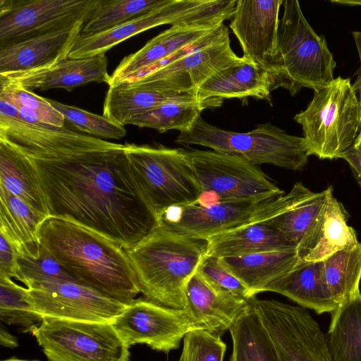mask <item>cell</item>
<instances>
[{"label":"cell","instance_id":"6da1fadb","mask_svg":"<svg viewBox=\"0 0 361 361\" xmlns=\"http://www.w3.org/2000/svg\"><path fill=\"white\" fill-rule=\"evenodd\" d=\"M31 160L49 217L92 230L125 250L158 226L134 179L125 145L57 160Z\"/></svg>","mask_w":361,"mask_h":361},{"label":"cell","instance_id":"5b68a950","mask_svg":"<svg viewBox=\"0 0 361 361\" xmlns=\"http://www.w3.org/2000/svg\"><path fill=\"white\" fill-rule=\"evenodd\" d=\"M350 78L340 76L314 91L307 109L294 116L310 155L341 158L361 132V104Z\"/></svg>","mask_w":361,"mask_h":361},{"label":"cell","instance_id":"60d3db41","mask_svg":"<svg viewBox=\"0 0 361 361\" xmlns=\"http://www.w3.org/2000/svg\"><path fill=\"white\" fill-rule=\"evenodd\" d=\"M226 350L221 336L205 329H195L184 336L178 361H223Z\"/></svg>","mask_w":361,"mask_h":361},{"label":"cell","instance_id":"7dc6e473","mask_svg":"<svg viewBox=\"0 0 361 361\" xmlns=\"http://www.w3.org/2000/svg\"><path fill=\"white\" fill-rule=\"evenodd\" d=\"M354 147L361 152V132L355 143Z\"/></svg>","mask_w":361,"mask_h":361},{"label":"cell","instance_id":"30bf717a","mask_svg":"<svg viewBox=\"0 0 361 361\" xmlns=\"http://www.w3.org/2000/svg\"><path fill=\"white\" fill-rule=\"evenodd\" d=\"M30 332L49 361H130L111 323L44 318Z\"/></svg>","mask_w":361,"mask_h":361},{"label":"cell","instance_id":"f6af8a7d","mask_svg":"<svg viewBox=\"0 0 361 361\" xmlns=\"http://www.w3.org/2000/svg\"><path fill=\"white\" fill-rule=\"evenodd\" d=\"M360 59V69L356 82L353 85L356 92L359 93V99L361 104V32H352Z\"/></svg>","mask_w":361,"mask_h":361},{"label":"cell","instance_id":"8992f818","mask_svg":"<svg viewBox=\"0 0 361 361\" xmlns=\"http://www.w3.org/2000/svg\"><path fill=\"white\" fill-rule=\"evenodd\" d=\"M134 179L157 220L168 209L197 203L202 189L186 150L125 145Z\"/></svg>","mask_w":361,"mask_h":361},{"label":"cell","instance_id":"d4e9b609","mask_svg":"<svg viewBox=\"0 0 361 361\" xmlns=\"http://www.w3.org/2000/svg\"><path fill=\"white\" fill-rule=\"evenodd\" d=\"M343 204L330 195L313 230L297 248L300 261H324L336 252L358 243L355 230L348 225Z\"/></svg>","mask_w":361,"mask_h":361},{"label":"cell","instance_id":"9c48e42d","mask_svg":"<svg viewBox=\"0 0 361 361\" xmlns=\"http://www.w3.org/2000/svg\"><path fill=\"white\" fill-rule=\"evenodd\" d=\"M235 3L234 0H169L111 29L92 35H80L68 58L85 59L105 54L130 37L161 25H218L231 19Z\"/></svg>","mask_w":361,"mask_h":361},{"label":"cell","instance_id":"7bdbcfd3","mask_svg":"<svg viewBox=\"0 0 361 361\" xmlns=\"http://www.w3.org/2000/svg\"><path fill=\"white\" fill-rule=\"evenodd\" d=\"M18 252L6 235L0 232V279H18Z\"/></svg>","mask_w":361,"mask_h":361},{"label":"cell","instance_id":"4fadbf2b","mask_svg":"<svg viewBox=\"0 0 361 361\" xmlns=\"http://www.w3.org/2000/svg\"><path fill=\"white\" fill-rule=\"evenodd\" d=\"M111 324L128 345L144 343L165 353L177 349L188 332L206 330L187 309L167 307L144 297L126 305Z\"/></svg>","mask_w":361,"mask_h":361},{"label":"cell","instance_id":"8fae6325","mask_svg":"<svg viewBox=\"0 0 361 361\" xmlns=\"http://www.w3.org/2000/svg\"><path fill=\"white\" fill-rule=\"evenodd\" d=\"M186 152L202 195H209L211 199L209 203L269 199L284 194L256 164L243 157L214 150Z\"/></svg>","mask_w":361,"mask_h":361},{"label":"cell","instance_id":"4316f807","mask_svg":"<svg viewBox=\"0 0 361 361\" xmlns=\"http://www.w3.org/2000/svg\"><path fill=\"white\" fill-rule=\"evenodd\" d=\"M208 99H202L195 92L130 88L115 85L109 86L106 93L103 116L125 126L132 117L164 103H196Z\"/></svg>","mask_w":361,"mask_h":361},{"label":"cell","instance_id":"52a82bcc","mask_svg":"<svg viewBox=\"0 0 361 361\" xmlns=\"http://www.w3.org/2000/svg\"><path fill=\"white\" fill-rule=\"evenodd\" d=\"M175 142L207 147L243 157L256 165L268 164L293 171L302 170L310 155L303 137L289 135L271 123L237 133L209 124L201 116L190 130L179 133Z\"/></svg>","mask_w":361,"mask_h":361},{"label":"cell","instance_id":"c3c4849f","mask_svg":"<svg viewBox=\"0 0 361 361\" xmlns=\"http://www.w3.org/2000/svg\"><path fill=\"white\" fill-rule=\"evenodd\" d=\"M1 361H38V360H21V359H18V358H9V359H6V360H1Z\"/></svg>","mask_w":361,"mask_h":361},{"label":"cell","instance_id":"83f0119b","mask_svg":"<svg viewBox=\"0 0 361 361\" xmlns=\"http://www.w3.org/2000/svg\"><path fill=\"white\" fill-rule=\"evenodd\" d=\"M0 232L7 236L19 255H35L41 246L39 233L49 217L0 186Z\"/></svg>","mask_w":361,"mask_h":361},{"label":"cell","instance_id":"603a6c76","mask_svg":"<svg viewBox=\"0 0 361 361\" xmlns=\"http://www.w3.org/2000/svg\"><path fill=\"white\" fill-rule=\"evenodd\" d=\"M276 89L274 77L245 59L215 73L200 87L197 94L202 99L253 97L271 102V92Z\"/></svg>","mask_w":361,"mask_h":361},{"label":"cell","instance_id":"bcb514c9","mask_svg":"<svg viewBox=\"0 0 361 361\" xmlns=\"http://www.w3.org/2000/svg\"><path fill=\"white\" fill-rule=\"evenodd\" d=\"M0 344L2 346L11 348L18 346L17 338L10 334L3 326L0 328Z\"/></svg>","mask_w":361,"mask_h":361},{"label":"cell","instance_id":"74e56055","mask_svg":"<svg viewBox=\"0 0 361 361\" xmlns=\"http://www.w3.org/2000/svg\"><path fill=\"white\" fill-rule=\"evenodd\" d=\"M0 99L25 108L35 113L40 123L56 127H64L65 118L49 102L17 82L0 75Z\"/></svg>","mask_w":361,"mask_h":361},{"label":"cell","instance_id":"44dd1931","mask_svg":"<svg viewBox=\"0 0 361 361\" xmlns=\"http://www.w3.org/2000/svg\"><path fill=\"white\" fill-rule=\"evenodd\" d=\"M107 66V57L100 54L85 59L66 58L49 67L0 75L30 91L61 88L71 92L92 82L109 85L111 75Z\"/></svg>","mask_w":361,"mask_h":361},{"label":"cell","instance_id":"4dcf8cb0","mask_svg":"<svg viewBox=\"0 0 361 361\" xmlns=\"http://www.w3.org/2000/svg\"><path fill=\"white\" fill-rule=\"evenodd\" d=\"M326 335L333 361H361V293L331 314Z\"/></svg>","mask_w":361,"mask_h":361},{"label":"cell","instance_id":"e0dca14e","mask_svg":"<svg viewBox=\"0 0 361 361\" xmlns=\"http://www.w3.org/2000/svg\"><path fill=\"white\" fill-rule=\"evenodd\" d=\"M0 139L30 159L57 160L123 146L69 129L0 115Z\"/></svg>","mask_w":361,"mask_h":361},{"label":"cell","instance_id":"7c38bea8","mask_svg":"<svg viewBox=\"0 0 361 361\" xmlns=\"http://www.w3.org/2000/svg\"><path fill=\"white\" fill-rule=\"evenodd\" d=\"M250 301L281 361H333L326 335L305 308L255 296Z\"/></svg>","mask_w":361,"mask_h":361},{"label":"cell","instance_id":"7a4b0ae2","mask_svg":"<svg viewBox=\"0 0 361 361\" xmlns=\"http://www.w3.org/2000/svg\"><path fill=\"white\" fill-rule=\"evenodd\" d=\"M39 243L78 282L128 305L140 290L124 248L75 223L49 217Z\"/></svg>","mask_w":361,"mask_h":361},{"label":"cell","instance_id":"cb8c5ba5","mask_svg":"<svg viewBox=\"0 0 361 361\" xmlns=\"http://www.w3.org/2000/svg\"><path fill=\"white\" fill-rule=\"evenodd\" d=\"M265 291L283 295L319 314H331L339 307L326 283L323 261H300L290 271L268 284Z\"/></svg>","mask_w":361,"mask_h":361},{"label":"cell","instance_id":"5bb4252c","mask_svg":"<svg viewBox=\"0 0 361 361\" xmlns=\"http://www.w3.org/2000/svg\"><path fill=\"white\" fill-rule=\"evenodd\" d=\"M99 0H0V46L87 22Z\"/></svg>","mask_w":361,"mask_h":361},{"label":"cell","instance_id":"ab89813d","mask_svg":"<svg viewBox=\"0 0 361 361\" xmlns=\"http://www.w3.org/2000/svg\"><path fill=\"white\" fill-rule=\"evenodd\" d=\"M18 262L19 267L18 281L22 282L26 288L35 283L44 281H75L42 245L37 255L32 256L18 255Z\"/></svg>","mask_w":361,"mask_h":361},{"label":"cell","instance_id":"9a60e30c","mask_svg":"<svg viewBox=\"0 0 361 361\" xmlns=\"http://www.w3.org/2000/svg\"><path fill=\"white\" fill-rule=\"evenodd\" d=\"M27 289V300L43 318L112 323L126 305L72 280L37 282Z\"/></svg>","mask_w":361,"mask_h":361},{"label":"cell","instance_id":"8d00e7d4","mask_svg":"<svg viewBox=\"0 0 361 361\" xmlns=\"http://www.w3.org/2000/svg\"><path fill=\"white\" fill-rule=\"evenodd\" d=\"M27 289L12 279H0V320L8 325H16L30 331L40 324L43 317L27 300Z\"/></svg>","mask_w":361,"mask_h":361},{"label":"cell","instance_id":"b9f144b4","mask_svg":"<svg viewBox=\"0 0 361 361\" xmlns=\"http://www.w3.org/2000/svg\"><path fill=\"white\" fill-rule=\"evenodd\" d=\"M197 271L214 286L224 291L247 300L254 297L219 257L206 255Z\"/></svg>","mask_w":361,"mask_h":361},{"label":"cell","instance_id":"ac0fdd59","mask_svg":"<svg viewBox=\"0 0 361 361\" xmlns=\"http://www.w3.org/2000/svg\"><path fill=\"white\" fill-rule=\"evenodd\" d=\"M283 0H237L229 27L241 46L243 57L274 78L279 10Z\"/></svg>","mask_w":361,"mask_h":361},{"label":"cell","instance_id":"ee69618b","mask_svg":"<svg viewBox=\"0 0 361 361\" xmlns=\"http://www.w3.org/2000/svg\"><path fill=\"white\" fill-rule=\"evenodd\" d=\"M342 159L349 164L356 181L361 188V152L353 147L343 154Z\"/></svg>","mask_w":361,"mask_h":361},{"label":"cell","instance_id":"f35d334b","mask_svg":"<svg viewBox=\"0 0 361 361\" xmlns=\"http://www.w3.org/2000/svg\"><path fill=\"white\" fill-rule=\"evenodd\" d=\"M51 104L58 110L75 128L97 138L119 140L126 135L124 126L87 111L62 104L48 99Z\"/></svg>","mask_w":361,"mask_h":361},{"label":"cell","instance_id":"ffe728a7","mask_svg":"<svg viewBox=\"0 0 361 361\" xmlns=\"http://www.w3.org/2000/svg\"><path fill=\"white\" fill-rule=\"evenodd\" d=\"M220 25H172L136 52L124 57L111 75L109 86L130 82L147 74L156 66L204 37Z\"/></svg>","mask_w":361,"mask_h":361},{"label":"cell","instance_id":"277c9868","mask_svg":"<svg viewBox=\"0 0 361 361\" xmlns=\"http://www.w3.org/2000/svg\"><path fill=\"white\" fill-rule=\"evenodd\" d=\"M279 22L275 61L276 87L293 96L302 87L318 90L335 79L336 66L323 36L305 18L299 1L285 0Z\"/></svg>","mask_w":361,"mask_h":361},{"label":"cell","instance_id":"d6986e66","mask_svg":"<svg viewBox=\"0 0 361 361\" xmlns=\"http://www.w3.org/2000/svg\"><path fill=\"white\" fill-rule=\"evenodd\" d=\"M85 23L0 46V74L46 68L68 58Z\"/></svg>","mask_w":361,"mask_h":361},{"label":"cell","instance_id":"836d02e7","mask_svg":"<svg viewBox=\"0 0 361 361\" xmlns=\"http://www.w3.org/2000/svg\"><path fill=\"white\" fill-rule=\"evenodd\" d=\"M323 271L327 286L339 306L360 292L361 243L338 250L324 259Z\"/></svg>","mask_w":361,"mask_h":361},{"label":"cell","instance_id":"d6a6232c","mask_svg":"<svg viewBox=\"0 0 361 361\" xmlns=\"http://www.w3.org/2000/svg\"><path fill=\"white\" fill-rule=\"evenodd\" d=\"M224 100L212 97L196 103H164L132 117L126 125L149 128L160 133L170 130L185 132L192 128L203 110L219 107Z\"/></svg>","mask_w":361,"mask_h":361},{"label":"cell","instance_id":"f546056e","mask_svg":"<svg viewBox=\"0 0 361 361\" xmlns=\"http://www.w3.org/2000/svg\"><path fill=\"white\" fill-rule=\"evenodd\" d=\"M224 266L252 296L293 269L300 261L297 250L271 251L236 257L220 258Z\"/></svg>","mask_w":361,"mask_h":361},{"label":"cell","instance_id":"d590c367","mask_svg":"<svg viewBox=\"0 0 361 361\" xmlns=\"http://www.w3.org/2000/svg\"><path fill=\"white\" fill-rule=\"evenodd\" d=\"M169 0H99L81 35L100 32L166 4Z\"/></svg>","mask_w":361,"mask_h":361},{"label":"cell","instance_id":"2e32d148","mask_svg":"<svg viewBox=\"0 0 361 361\" xmlns=\"http://www.w3.org/2000/svg\"><path fill=\"white\" fill-rule=\"evenodd\" d=\"M245 59L234 53L228 37L202 45L132 81L116 85L130 88L197 94L200 87L215 73Z\"/></svg>","mask_w":361,"mask_h":361},{"label":"cell","instance_id":"f1b7e54d","mask_svg":"<svg viewBox=\"0 0 361 361\" xmlns=\"http://www.w3.org/2000/svg\"><path fill=\"white\" fill-rule=\"evenodd\" d=\"M0 186L49 217L46 197L32 161L2 139H0Z\"/></svg>","mask_w":361,"mask_h":361},{"label":"cell","instance_id":"ba28073f","mask_svg":"<svg viewBox=\"0 0 361 361\" xmlns=\"http://www.w3.org/2000/svg\"><path fill=\"white\" fill-rule=\"evenodd\" d=\"M313 192L301 182L287 193L269 199H247L195 203L173 207L158 222L176 232L208 239L216 234L269 220L294 207Z\"/></svg>","mask_w":361,"mask_h":361},{"label":"cell","instance_id":"e575fe53","mask_svg":"<svg viewBox=\"0 0 361 361\" xmlns=\"http://www.w3.org/2000/svg\"><path fill=\"white\" fill-rule=\"evenodd\" d=\"M333 193L332 186L319 192H313L300 203L267 222L294 243L298 248L313 230Z\"/></svg>","mask_w":361,"mask_h":361},{"label":"cell","instance_id":"3957f363","mask_svg":"<svg viewBox=\"0 0 361 361\" xmlns=\"http://www.w3.org/2000/svg\"><path fill=\"white\" fill-rule=\"evenodd\" d=\"M208 240L158 226L133 247L125 250L140 293L159 305L187 307L186 287L207 255Z\"/></svg>","mask_w":361,"mask_h":361},{"label":"cell","instance_id":"484cf974","mask_svg":"<svg viewBox=\"0 0 361 361\" xmlns=\"http://www.w3.org/2000/svg\"><path fill=\"white\" fill-rule=\"evenodd\" d=\"M207 240V255L219 258L297 250L294 243L271 226L267 221L229 230Z\"/></svg>","mask_w":361,"mask_h":361},{"label":"cell","instance_id":"7402d4cb","mask_svg":"<svg viewBox=\"0 0 361 361\" xmlns=\"http://www.w3.org/2000/svg\"><path fill=\"white\" fill-rule=\"evenodd\" d=\"M186 309L206 330L222 336L250 307V299L224 291L211 284L197 271L188 283Z\"/></svg>","mask_w":361,"mask_h":361},{"label":"cell","instance_id":"1f68e13d","mask_svg":"<svg viewBox=\"0 0 361 361\" xmlns=\"http://www.w3.org/2000/svg\"><path fill=\"white\" fill-rule=\"evenodd\" d=\"M230 361H281L250 299V307L230 329Z\"/></svg>","mask_w":361,"mask_h":361}]
</instances>
